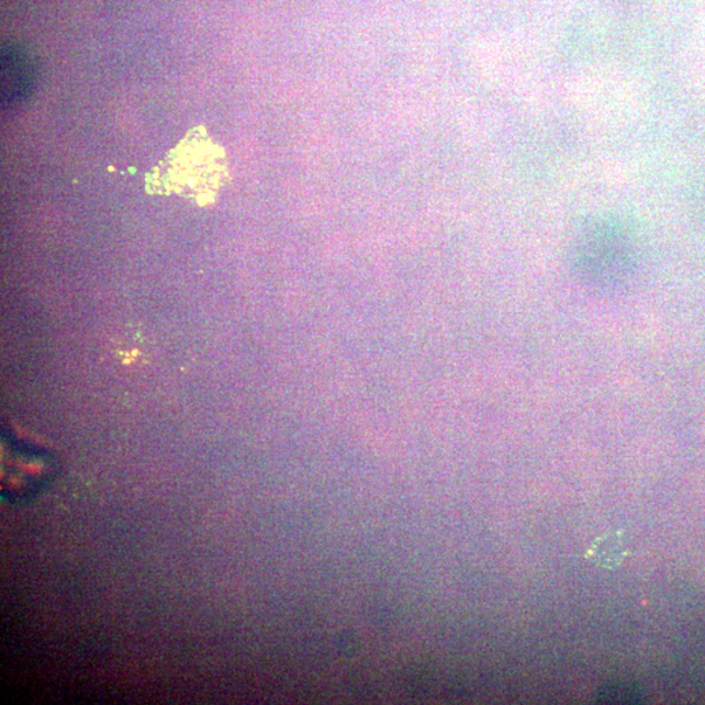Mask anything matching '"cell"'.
I'll list each match as a JSON object with an SVG mask.
<instances>
[{
  "label": "cell",
  "instance_id": "2",
  "mask_svg": "<svg viewBox=\"0 0 705 705\" xmlns=\"http://www.w3.org/2000/svg\"><path fill=\"white\" fill-rule=\"evenodd\" d=\"M52 477L51 461L10 438L2 440V494L7 501L22 502L36 496Z\"/></svg>",
  "mask_w": 705,
  "mask_h": 705
},
{
  "label": "cell",
  "instance_id": "3",
  "mask_svg": "<svg viewBox=\"0 0 705 705\" xmlns=\"http://www.w3.org/2000/svg\"><path fill=\"white\" fill-rule=\"evenodd\" d=\"M3 100L7 105H16L30 97L33 91L34 71L32 60L22 52L3 48L2 58Z\"/></svg>",
  "mask_w": 705,
  "mask_h": 705
},
{
  "label": "cell",
  "instance_id": "1",
  "mask_svg": "<svg viewBox=\"0 0 705 705\" xmlns=\"http://www.w3.org/2000/svg\"><path fill=\"white\" fill-rule=\"evenodd\" d=\"M570 261L577 280L600 294L625 290L635 278V246L615 221L596 220L585 225L573 239Z\"/></svg>",
  "mask_w": 705,
  "mask_h": 705
},
{
  "label": "cell",
  "instance_id": "4",
  "mask_svg": "<svg viewBox=\"0 0 705 705\" xmlns=\"http://www.w3.org/2000/svg\"><path fill=\"white\" fill-rule=\"evenodd\" d=\"M627 552L624 534H606L593 542L586 551V558L598 566L614 569L625 561Z\"/></svg>",
  "mask_w": 705,
  "mask_h": 705
}]
</instances>
